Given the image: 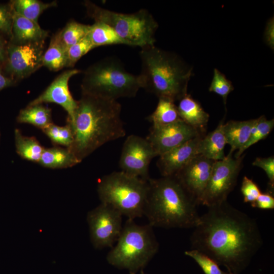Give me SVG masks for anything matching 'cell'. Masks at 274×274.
I'll return each instance as SVG.
<instances>
[{"instance_id":"38","label":"cell","mask_w":274,"mask_h":274,"mask_svg":"<svg viewBox=\"0 0 274 274\" xmlns=\"http://www.w3.org/2000/svg\"><path fill=\"white\" fill-rule=\"evenodd\" d=\"M264 41L271 50H274V17L272 16L267 21L264 31Z\"/></svg>"},{"instance_id":"42","label":"cell","mask_w":274,"mask_h":274,"mask_svg":"<svg viewBox=\"0 0 274 274\" xmlns=\"http://www.w3.org/2000/svg\"><path fill=\"white\" fill-rule=\"evenodd\" d=\"M228 274H235V273H231V272H229V273Z\"/></svg>"},{"instance_id":"32","label":"cell","mask_w":274,"mask_h":274,"mask_svg":"<svg viewBox=\"0 0 274 274\" xmlns=\"http://www.w3.org/2000/svg\"><path fill=\"white\" fill-rule=\"evenodd\" d=\"M94 48H95L88 36L69 47L66 51L65 67L73 68L82 56Z\"/></svg>"},{"instance_id":"4","label":"cell","mask_w":274,"mask_h":274,"mask_svg":"<svg viewBox=\"0 0 274 274\" xmlns=\"http://www.w3.org/2000/svg\"><path fill=\"white\" fill-rule=\"evenodd\" d=\"M140 56L142 88L174 102L187 94L193 67L178 55L153 45L142 48Z\"/></svg>"},{"instance_id":"23","label":"cell","mask_w":274,"mask_h":274,"mask_svg":"<svg viewBox=\"0 0 274 274\" xmlns=\"http://www.w3.org/2000/svg\"><path fill=\"white\" fill-rule=\"evenodd\" d=\"M16 151L22 158L39 163L44 147L34 136L23 135L19 129L14 130Z\"/></svg>"},{"instance_id":"11","label":"cell","mask_w":274,"mask_h":274,"mask_svg":"<svg viewBox=\"0 0 274 274\" xmlns=\"http://www.w3.org/2000/svg\"><path fill=\"white\" fill-rule=\"evenodd\" d=\"M122 216L116 209L103 203L88 212L90 239L95 249L112 247L123 227Z\"/></svg>"},{"instance_id":"12","label":"cell","mask_w":274,"mask_h":274,"mask_svg":"<svg viewBox=\"0 0 274 274\" xmlns=\"http://www.w3.org/2000/svg\"><path fill=\"white\" fill-rule=\"evenodd\" d=\"M154 157V152L146 138L131 134L123 144L119 166L121 171L148 181L149 165Z\"/></svg>"},{"instance_id":"1","label":"cell","mask_w":274,"mask_h":274,"mask_svg":"<svg viewBox=\"0 0 274 274\" xmlns=\"http://www.w3.org/2000/svg\"><path fill=\"white\" fill-rule=\"evenodd\" d=\"M208 209L194 227L191 249L205 254L236 274L263 244L257 222L227 200Z\"/></svg>"},{"instance_id":"9","label":"cell","mask_w":274,"mask_h":274,"mask_svg":"<svg viewBox=\"0 0 274 274\" xmlns=\"http://www.w3.org/2000/svg\"><path fill=\"white\" fill-rule=\"evenodd\" d=\"M244 157L242 155L233 158L232 154H228L224 159L215 162L200 204L210 207L227 200L228 195L236 186Z\"/></svg>"},{"instance_id":"15","label":"cell","mask_w":274,"mask_h":274,"mask_svg":"<svg viewBox=\"0 0 274 274\" xmlns=\"http://www.w3.org/2000/svg\"><path fill=\"white\" fill-rule=\"evenodd\" d=\"M215 161L197 155L174 176L198 205L200 204Z\"/></svg>"},{"instance_id":"39","label":"cell","mask_w":274,"mask_h":274,"mask_svg":"<svg viewBox=\"0 0 274 274\" xmlns=\"http://www.w3.org/2000/svg\"><path fill=\"white\" fill-rule=\"evenodd\" d=\"M17 82L5 74L3 70V63L0 62V91L13 86Z\"/></svg>"},{"instance_id":"20","label":"cell","mask_w":274,"mask_h":274,"mask_svg":"<svg viewBox=\"0 0 274 274\" xmlns=\"http://www.w3.org/2000/svg\"><path fill=\"white\" fill-rule=\"evenodd\" d=\"M256 119L245 121L230 120L223 125L226 144L230 146L229 154L241 149L249 140Z\"/></svg>"},{"instance_id":"5","label":"cell","mask_w":274,"mask_h":274,"mask_svg":"<svg viewBox=\"0 0 274 274\" xmlns=\"http://www.w3.org/2000/svg\"><path fill=\"white\" fill-rule=\"evenodd\" d=\"M141 88L139 75L128 72L114 57L105 58L87 68L81 85V93L116 100L134 97Z\"/></svg>"},{"instance_id":"34","label":"cell","mask_w":274,"mask_h":274,"mask_svg":"<svg viewBox=\"0 0 274 274\" xmlns=\"http://www.w3.org/2000/svg\"><path fill=\"white\" fill-rule=\"evenodd\" d=\"M14 11L9 3L8 4L0 3V33L11 37Z\"/></svg>"},{"instance_id":"14","label":"cell","mask_w":274,"mask_h":274,"mask_svg":"<svg viewBox=\"0 0 274 274\" xmlns=\"http://www.w3.org/2000/svg\"><path fill=\"white\" fill-rule=\"evenodd\" d=\"M81 71L71 68L62 72L28 106L54 103L60 106L67 113V121H71L77 107V100L73 97L68 87L70 79Z\"/></svg>"},{"instance_id":"35","label":"cell","mask_w":274,"mask_h":274,"mask_svg":"<svg viewBox=\"0 0 274 274\" xmlns=\"http://www.w3.org/2000/svg\"><path fill=\"white\" fill-rule=\"evenodd\" d=\"M241 191L243 196L244 202L253 203L258 198L261 192L258 186L247 176L242 181Z\"/></svg>"},{"instance_id":"37","label":"cell","mask_w":274,"mask_h":274,"mask_svg":"<svg viewBox=\"0 0 274 274\" xmlns=\"http://www.w3.org/2000/svg\"><path fill=\"white\" fill-rule=\"evenodd\" d=\"M251 205L253 208L260 209H273L274 208L273 194L268 191L261 193L257 199Z\"/></svg>"},{"instance_id":"36","label":"cell","mask_w":274,"mask_h":274,"mask_svg":"<svg viewBox=\"0 0 274 274\" xmlns=\"http://www.w3.org/2000/svg\"><path fill=\"white\" fill-rule=\"evenodd\" d=\"M253 166L263 169L268 179V191L273 194L274 190V157H257L252 163Z\"/></svg>"},{"instance_id":"16","label":"cell","mask_w":274,"mask_h":274,"mask_svg":"<svg viewBox=\"0 0 274 274\" xmlns=\"http://www.w3.org/2000/svg\"><path fill=\"white\" fill-rule=\"evenodd\" d=\"M199 135L160 155L157 166L162 177L175 176L198 154Z\"/></svg>"},{"instance_id":"26","label":"cell","mask_w":274,"mask_h":274,"mask_svg":"<svg viewBox=\"0 0 274 274\" xmlns=\"http://www.w3.org/2000/svg\"><path fill=\"white\" fill-rule=\"evenodd\" d=\"M10 3L14 12L38 22L40 16L44 11L57 5L56 1L44 3L39 0H13Z\"/></svg>"},{"instance_id":"18","label":"cell","mask_w":274,"mask_h":274,"mask_svg":"<svg viewBox=\"0 0 274 274\" xmlns=\"http://www.w3.org/2000/svg\"><path fill=\"white\" fill-rule=\"evenodd\" d=\"M177 107L182 120L205 134L210 115L199 102L187 94L179 100Z\"/></svg>"},{"instance_id":"24","label":"cell","mask_w":274,"mask_h":274,"mask_svg":"<svg viewBox=\"0 0 274 274\" xmlns=\"http://www.w3.org/2000/svg\"><path fill=\"white\" fill-rule=\"evenodd\" d=\"M158 99L155 110L148 117L152 126H164L181 120L174 101L165 98Z\"/></svg>"},{"instance_id":"17","label":"cell","mask_w":274,"mask_h":274,"mask_svg":"<svg viewBox=\"0 0 274 274\" xmlns=\"http://www.w3.org/2000/svg\"><path fill=\"white\" fill-rule=\"evenodd\" d=\"M49 32L36 22L14 12L12 35L9 42L16 45L45 42Z\"/></svg>"},{"instance_id":"10","label":"cell","mask_w":274,"mask_h":274,"mask_svg":"<svg viewBox=\"0 0 274 274\" xmlns=\"http://www.w3.org/2000/svg\"><path fill=\"white\" fill-rule=\"evenodd\" d=\"M44 50L45 42L16 45L8 41L4 72L17 83L29 77L43 66Z\"/></svg>"},{"instance_id":"19","label":"cell","mask_w":274,"mask_h":274,"mask_svg":"<svg viewBox=\"0 0 274 274\" xmlns=\"http://www.w3.org/2000/svg\"><path fill=\"white\" fill-rule=\"evenodd\" d=\"M224 120L217 127L200 140L198 154L214 161L224 159L226 156L224 148L226 141L223 131Z\"/></svg>"},{"instance_id":"7","label":"cell","mask_w":274,"mask_h":274,"mask_svg":"<svg viewBox=\"0 0 274 274\" xmlns=\"http://www.w3.org/2000/svg\"><path fill=\"white\" fill-rule=\"evenodd\" d=\"M84 5L89 17L112 27L124 45L141 48L155 45L158 24L148 10L142 9L126 14L101 8L89 1H84Z\"/></svg>"},{"instance_id":"40","label":"cell","mask_w":274,"mask_h":274,"mask_svg":"<svg viewBox=\"0 0 274 274\" xmlns=\"http://www.w3.org/2000/svg\"><path fill=\"white\" fill-rule=\"evenodd\" d=\"M8 41L4 35L0 33V62L4 63L6 60L7 47Z\"/></svg>"},{"instance_id":"28","label":"cell","mask_w":274,"mask_h":274,"mask_svg":"<svg viewBox=\"0 0 274 274\" xmlns=\"http://www.w3.org/2000/svg\"><path fill=\"white\" fill-rule=\"evenodd\" d=\"M90 25H86L71 20L65 26L57 32L59 39L67 50L73 45L86 37L89 32Z\"/></svg>"},{"instance_id":"31","label":"cell","mask_w":274,"mask_h":274,"mask_svg":"<svg viewBox=\"0 0 274 274\" xmlns=\"http://www.w3.org/2000/svg\"><path fill=\"white\" fill-rule=\"evenodd\" d=\"M234 90L232 82L217 68H215L213 71V77L209 88L210 92H214L220 96L225 106L227 98Z\"/></svg>"},{"instance_id":"8","label":"cell","mask_w":274,"mask_h":274,"mask_svg":"<svg viewBox=\"0 0 274 274\" xmlns=\"http://www.w3.org/2000/svg\"><path fill=\"white\" fill-rule=\"evenodd\" d=\"M148 191V181L121 170L104 176L97 185L101 203L111 206L131 220L144 215Z\"/></svg>"},{"instance_id":"30","label":"cell","mask_w":274,"mask_h":274,"mask_svg":"<svg viewBox=\"0 0 274 274\" xmlns=\"http://www.w3.org/2000/svg\"><path fill=\"white\" fill-rule=\"evenodd\" d=\"M42 131L55 146L70 148L73 143V129L71 124L67 122L66 124L62 126L53 123L42 130Z\"/></svg>"},{"instance_id":"6","label":"cell","mask_w":274,"mask_h":274,"mask_svg":"<svg viewBox=\"0 0 274 274\" xmlns=\"http://www.w3.org/2000/svg\"><path fill=\"white\" fill-rule=\"evenodd\" d=\"M116 242L107 259L110 264L127 269L131 274L143 269L159 249L153 227L149 224L140 225L128 219Z\"/></svg>"},{"instance_id":"2","label":"cell","mask_w":274,"mask_h":274,"mask_svg":"<svg viewBox=\"0 0 274 274\" xmlns=\"http://www.w3.org/2000/svg\"><path fill=\"white\" fill-rule=\"evenodd\" d=\"M121 105L116 100L81 93L71 121L74 140L69 149L81 162L105 144L124 137Z\"/></svg>"},{"instance_id":"22","label":"cell","mask_w":274,"mask_h":274,"mask_svg":"<svg viewBox=\"0 0 274 274\" xmlns=\"http://www.w3.org/2000/svg\"><path fill=\"white\" fill-rule=\"evenodd\" d=\"M19 123L32 125L42 130L53 123L51 109L43 105L27 106L17 117Z\"/></svg>"},{"instance_id":"33","label":"cell","mask_w":274,"mask_h":274,"mask_svg":"<svg viewBox=\"0 0 274 274\" xmlns=\"http://www.w3.org/2000/svg\"><path fill=\"white\" fill-rule=\"evenodd\" d=\"M185 254L193 258L201 267L204 274H228L220 268L218 264L215 260L197 250L186 251Z\"/></svg>"},{"instance_id":"3","label":"cell","mask_w":274,"mask_h":274,"mask_svg":"<svg viewBox=\"0 0 274 274\" xmlns=\"http://www.w3.org/2000/svg\"><path fill=\"white\" fill-rule=\"evenodd\" d=\"M144 214L152 227L190 228L197 224L196 200L174 176L148 180Z\"/></svg>"},{"instance_id":"27","label":"cell","mask_w":274,"mask_h":274,"mask_svg":"<svg viewBox=\"0 0 274 274\" xmlns=\"http://www.w3.org/2000/svg\"><path fill=\"white\" fill-rule=\"evenodd\" d=\"M87 36L94 48L104 45L124 44L112 27L101 22H94L90 25Z\"/></svg>"},{"instance_id":"21","label":"cell","mask_w":274,"mask_h":274,"mask_svg":"<svg viewBox=\"0 0 274 274\" xmlns=\"http://www.w3.org/2000/svg\"><path fill=\"white\" fill-rule=\"evenodd\" d=\"M80 162L69 148L55 146L44 148L38 163L46 168L62 169L73 167Z\"/></svg>"},{"instance_id":"29","label":"cell","mask_w":274,"mask_h":274,"mask_svg":"<svg viewBox=\"0 0 274 274\" xmlns=\"http://www.w3.org/2000/svg\"><path fill=\"white\" fill-rule=\"evenodd\" d=\"M274 127V120H267L264 116L257 118L253 126L250 137L246 144L235 154V158L240 157L244 152L250 147L259 141L265 139L272 131Z\"/></svg>"},{"instance_id":"41","label":"cell","mask_w":274,"mask_h":274,"mask_svg":"<svg viewBox=\"0 0 274 274\" xmlns=\"http://www.w3.org/2000/svg\"><path fill=\"white\" fill-rule=\"evenodd\" d=\"M141 274H145V273L144 272V271H143V269H142L141 270Z\"/></svg>"},{"instance_id":"13","label":"cell","mask_w":274,"mask_h":274,"mask_svg":"<svg viewBox=\"0 0 274 274\" xmlns=\"http://www.w3.org/2000/svg\"><path fill=\"white\" fill-rule=\"evenodd\" d=\"M199 135H205L183 120L161 127H153L146 138L155 157Z\"/></svg>"},{"instance_id":"25","label":"cell","mask_w":274,"mask_h":274,"mask_svg":"<svg viewBox=\"0 0 274 274\" xmlns=\"http://www.w3.org/2000/svg\"><path fill=\"white\" fill-rule=\"evenodd\" d=\"M66 50L61 43L57 32L54 35L43 57V66L52 71H58L65 67Z\"/></svg>"}]
</instances>
